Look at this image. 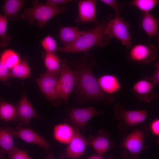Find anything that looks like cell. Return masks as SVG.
I'll list each match as a JSON object with an SVG mask.
<instances>
[{"instance_id":"obj_21","label":"cell","mask_w":159,"mask_h":159,"mask_svg":"<svg viewBox=\"0 0 159 159\" xmlns=\"http://www.w3.org/2000/svg\"><path fill=\"white\" fill-rule=\"evenodd\" d=\"M74 133V129L69 125L60 124L55 126L53 132L54 139L59 142L69 144Z\"/></svg>"},{"instance_id":"obj_25","label":"cell","mask_w":159,"mask_h":159,"mask_svg":"<svg viewBox=\"0 0 159 159\" xmlns=\"http://www.w3.org/2000/svg\"><path fill=\"white\" fill-rule=\"evenodd\" d=\"M0 58L2 62L9 69H12L20 62L18 54L14 51L10 49L4 51Z\"/></svg>"},{"instance_id":"obj_27","label":"cell","mask_w":159,"mask_h":159,"mask_svg":"<svg viewBox=\"0 0 159 159\" xmlns=\"http://www.w3.org/2000/svg\"><path fill=\"white\" fill-rule=\"evenodd\" d=\"M158 0H134L129 5L134 6L143 12H148L153 9L159 3Z\"/></svg>"},{"instance_id":"obj_10","label":"cell","mask_w":159,"mask_h":159,"mask_svg":"<svg viewBox=\"0 0 159 159\" xmlns=\"http://www.w3.org/2000/svg\"><path fill=\"white\" fill-rule=\"evenodd\" d=\"M100 113V111L92 106L83 108H73L69 112L68 120L75 127L82 129L91 118Z\"/></svg>"},{"instance_id":"obj_33","label":"cell","mask_w":159,"mask_h":159,"mask_svg":"<svg viewBox=\"0 0 159 159\" xmlns=\"http://www.w3.org/2000/svg\"><path fill=\"white\" fill-rule=\"evenodd\" d=\"M8 69L0 58V80L6 81L10 77V71Z\"/></svg>"},{"instance_id":"obj_2","label":"cell","mask_w":159,"mask_h":159,"mask_svg":"<svg viewBox=\"0 0 159 159\" xmlns=\"http://www.w3.org/2000/svg\"><path fill=\"white\" fill-rule=\"evenodd\" d=\"M108 21L107 16L106 20L86 32L73 44L61 48L60 51L64 52H85L95 46L100 47L106 46L110 39L106 30Z\"/></svg>"},{"instance_id":"obj_35","label":"cell","mask_w":159,"mask_h":159,"mask_svg":"<svg viewBox=\"0 0 159 159\" xmlns=\"http://www.w3.org/2000/svg\"><path fill=\"white\" fill-rule=\"evenodd\" d=\"M72 1L70 0H48L46 3L54 6L60 4H65Z\"/></svg>"},{"instance_id":"obj_26","label":"cell","mask_w":159,"mask_h":159,"mask_svg":"<svg viewBox=\"0 0 159 159\" xmlns=\"http://www.w3.org/2000/svg\"><path fill=\"white\" fill-rule=\"evenodd\" d=\"M30 68L28 63L23 60L10 71V77L20 78H26L30 75Z\"/></svg>"},{"instance_id":"obj_14","label":"cell","mask_w":159,"mask_h":159,"mask_svg":"<svg viewBox=\"0 0 159 159\" xmlns=\"http://www.w3.org/2000/svg\"><path fill=\"white\" fill-rule=\"evenodd\" d=\"M78 20L81 22H90L99 24L96 18V1L95 0H80L78 3Z\"/></svg>"},{"instance_id":"obj_5","label":"cell","mask_w":159,"mask_h":159,"mask_svg":"<svg viewBox=\"0 0 159 159\" xmlns=\"http://www.w3.org/2000/svg\"><path fill=\"white\" fill-rule=\"evenodd\" d=\"M61 70L58 79L57 91L59 98L65 103L67 102L69 96L76 85L77 80L76 72L72 71L68 64L67 60L63 59L61 60Z\"/></svg>"},{"instance_id":"obj_38","label":"cell","mask_w":159,"mask_h":159,"mask_svg":"<svg viewBox=\"0 0 159 159\" xmlns=\"http://www.w3.org/2000/svg\"><path fill=\"white\" fill-rule=\"evenodd\" d=\"M5 153L0 148V159H5L4 155Z\"/></svg>"},{"instance_id":"obj_24","label":"cell","mask_w":159,"mask_h":159,"mask_svg":"<svg viewBox=\"0 0 159 159\" xmlns=\"http://www.w3.org/2000/svg\"><path fill=\"white\" fill-rule=\"evenodd\" d=\"M0 119L6 122L16 120V118L15 107L6 102H0Z\"/></svg>"},{"instance_id":"obj_15","label":"cell","mask_w":159,"mask_h":159,"mask_svg":"<svg viewBox=\"0 0 159 159\" xmlns=\"http://www.w3.org/2000/svg\"><path fill=\"white\" fill-rule=\"evenodd\" d=\"M14 136L27 143L36 144L42 146L44 148L46 153L50 149V145L47 141L30 128L17 129L15 131Z\"/></svg>"},{"instance_id":"obj_13","label":"cell","mask_w":159,"mask_h":159,"mask_svg":"<svg viewBox=\"0 0 159 159\" xmlns=\"http://www.w3.org/2000/svg\"><path fill=\"white\" fill-rule=\"evenodd\" d=\"M153 87L149 81L142 79L135 83L132 90L137 99L143 102H149L157 96L153 90Z\"/></svg>"},{"instance_id":"obj_7","label":"cell","mask_w":159,"mask_h":159,"mask_svg":"<svg viewBox=\"0 0 159 159\" xmlns=\"http://www.w3.org/2000/svg\"><path fill=\"white\" fill-rule=\"evenodd\" d=\"M148 133L145 127L136 129L124 138L120 146L125 148L134 158L137 159L140 153L146 148L144 141Z\"/></svg>"},{"instance_id":"obj_22","label":"cell","mask_w":159,"mask_h":159,"mask_svg":"<svg viewBox=\"0 0 159 159\" xmlns=\"http://www.w3.org/2000/svg\"><path fill=\"white\" fill-rule=\"evenodd\" d=\"M25 1L23 0H5L2 6L4 15L11 20H17V14Z\"/></svg>"},{"instance_id":"obj_29","label":"cell","mask_w":159,"mask_h":159,"mask_svg":"<svg viewBox=\"0 0 159 159\" xmlns=\"http://www.w3.org/2000/svg\"><path fill=\"white\" fill-rule=\"evenodd\" d=\"M42 46L46 52L55 54L57 51H60L61 47H58L56 41L50 35L44 37L41 42Z\"/></svg>"},{"instance_id":"obj_9","label":"cell","mask_w":159,"mask_h":159,"mask_svg":"<svg viewBox=\"0 0 159 159\" xmlns=\"http://www.w3.org/2000/svg\"><path fill=\"white\" fill-rule=\"evenodd\" d=\"M93 138L87 139L83 137L76 127L74 129L73 136L67 147L60 155L62 159H78L84 153L86 146L90 145Z\"/></svg>"},{"instance_id":"obj_30","label":"cell","mask_w":159,"mask_h":159,"mask_svg":"<svg viewBox=\"0 0 159 159\" xmlns=\"http://www.w3.org/2000/svg\"><path fill=\"white\" fill-rule=\"evenodd\" d=\"M8 159H32L26 150H21L16 147L8 154Z\"/></svg>"},{"instance_id":"obj_17","label":"cell","mask_w":159,"mask_h":159,"mask_svg":"<svg viewBox=\"0 0 159 159\" xmlns=\"http://www.w3.org/2000/svg\"><path fill=\"white\" fill-rule=\"evenodd\" d=\"M139 25L149 38L158 37L159 19L150 12L142 13L139 19Z\"/></svg>"},{"instance_id":"obj_36","label":"cell","mask_w":159,"mask_h":159,"mask_svg":"<svg viewBox=\"0 0 159 159\" xmlns=\"http://www.w3.org/2000/svg\"><path fill=\"white\" fill-rule=\"evenodd\" d=\"M122 159H135L132 157L126 150H123L121 153Z\"/></svg>"},{"instance_id":"obj_37","label":"cell","mask_w":159,"mask_h":159,"mask_svg":"<svg viewBox=\"0 0 159 159\" xmlns=\"http://www.w3.org/2000/svg\"><path fill=\"white\" fill-rule=\"evenodd\" d=\"M109 156H107L104 157L102 155L97 154L88 156L87 159H107Z\"/></svg>"},{"instance_id":"obj_23","label":"cell","mask_w":159,"mask_h":159,"mask_svg":"<svg viewBox=\"0 0 159 159\" xmlns=\"http://www.w3.org/2000/svg\"><path fill=\"white\" fill-rule=\"evenodd\" d=\"M44 62L47 71L57 76L60 74L61 67V62L55 54L46 52Z\"/></svg>"},{"instance_id":"obj_31","label":"cell","mask_w":159,"mask_h":159,"mask_svg":"<svg viewBox=\"0 0 159 159\" xmlns=\"http://www.w3.org/2000/svg\"><path fill=\"white\" fill-rule=\"evenodd\" d=\"M100 1L112 8L115 15H120L122 10L126 6L125 3H119L115 0H101Z\"/></svg>"},{"instance_id":"obj_18","label":"cell","mask_w":159,"mask_h":159,"mask_svg":"<svg viewBox=\"0 0 159 159\" xmlns=\"http://www.w3.org/2000/svg\"><path fill=\"white\" fill-rule=\"evenodd\" d=\"M97 80L100 89L107 95L115 94L121 89V84L118 78L114 75H104L99 77Z\"/></svg>"},{"instance_id":"obj_11","label":"cell","mask_w":159,"mask_h":159,"mask_svg":"<svg viewBox=\"0 0 159 159\" xmlns=\"http://www.w3.org/2000/svg\"><path fill=\"white\" fill-rule=\"evenodd\" d=\"M57 81L56 75L47 71L37 80L36 82L47 98L55 100L59 98L57 91Z\"/></svg>"},{"instance_id":"obj_19","label":"cell","mask_w":159,"mask_h":159,"mask_svg":"<svg viewBox=\"0 0 159 159\" xmlns=\"http://www.w3.org/2000/svg\"><path fill=\"white\" fill-rule=\"evenodd\" d=\"M86 32L75 26L61 27L59 29V38L66 47L73 44Z\"/></svg>"},{"instance_id":"obj_39","label":"cell","mask_w":159,"mask_h":159,"mask_svg":"<svg viewBox=\"0 0 159 159\" xmlns=\"http://www.w3.org/2000/svg\"><path fill=\"white\" fill-rule=\"evenodd\" d=\"M44 159H57L55 158L53 155L52 153H50L48 156Z\"/></svg>"},{"instance_id":"obj_12","label":"cell","mask_w":159,"mask_h":159,"mask_svg":"<svg viewBox=\"0 0 159 159\" xmlns=\"http://www.w3.org/2000/svg\"><path fill=\"white\" fill-rule=\"evenodd\" d=\"M15 108L16 118L21 121L25 125H28L30 120L32 119L40 118L34 110L24 93L16 104Z\"/></svg>"},{"instance_id":"obj_16","label":"cell","mask_w":159,"mask_h":159,"mask_svg":"<svg viewBox=\"0 0 159 159\" xmlns=\"http://www.w3.org/2000/svg\"><path fill=\"white\" fill-rule=\"evenodd\" d=\"M90 145L96 154L101 155L115 146L110 134L102 130L98 131L95 137L92 140Z\"/></svg>"},{"instance_id":"obj_40","label":"cell","mask_w":159,"mask_h":159,"mask_svg":"<svg viewBox=\"0 0 159 159\" xmlns=\"http://www.w3.org/2000/svg\"><path fill=\"white\" fill-rule=\"evenodd\" d=\"M107 159H113V157L110 155H109L108 158Z\"/></svg>"},{"instance_id":"obj_1","label":"cell","mask_w":159,"mask_h":159,"mask_svg":"<svg viewBox=\"0 0 159 159\" xmlns=\"http://www.w3.org/2000/svg\"><path fill=\"white\" fill-rule=\"evenodd\" d=\"M75 71L77 77L76 92L82 98L95 102H115L113 96L107 95L102 91L89 64L82 62L77 66Z\"/></svg>"},{"instance_id":"obj_4","label":"cell","mask_w":159,"mask_h":159,"mask_svg":"<svg viewBox=\"0 0 159 159\" xmlns=\"http://www.w3.org/2000/svg\"><path fill=\"white\" fill-rule=\"evenodd\" d=\"M106 30L110 39L115 38L127 48L132 46V37L130 33V25L120 16L108 14Z\"/></svg>"},{"instance_id":"obj_6","label":"cell","mask_w":159,"mask_h":159,"mask_svg":"<svg viewBox=\"0 0 159 159\" xmlns=\"http://www.w3.org/2000/svg\"><path fill=\"white\" fill-rule=\"evenodd\" d=\"M114 111L115 118L118 121H121L117 126L120 130L143 122L147 117L146 110H127L118 104L115 105Z\"/></svg>"},{"instance_id":"obj_28","label":"cell","mask_w":159,"mask_h":159,"mask_svg":"<svg viewBox=\"0 0 159 159\" xmlns=\"http://www.w3.org/2000/svg\"><path fill=\"white\" fill-rule=\"evenodd\" d=\"M7 26L6 17L0 14V46L5 47L8 44L11 37L6 33Z\"/></svg>"},{"instance_id":"obj_8","label":"cell","mask_w":159,"mask_h":159,"mask_svg":"<svg viewBox=\"0 0 159 159\" xmlns=\"http://www.w3.org/2000/svg\"><path fill=\"white\" fill-rule=\"evenodd\" d=\"M130 48L128 59L138 64H148L157 57V48L151 44H137L132 45Z\"/></svg>"},{"instance_id":"obj_34","label":"cell","mask_w":159,"mask_h":159,"mask_svg":"<svg viewBox=\"0 0 159 159\" xmlns=\"http://www.w3.org/2000/svg\"><path fill=\"white\" fill-rule=\"evenodd\" d=\"M150 129L152 133L156 136L159 135V120H155L153 121L150 125Z\"/></svg>"},{"instance_id":"obj_3","label":"cell","mask_w":159,"mask_h":159,"mask_svg":"<svg viewBox=\"0 0 159 159\" xmlns=\"http://www.w3.org/2000/svg\"><path fill=\"white\" fill-rule=\"evenodd\" d=\"M32 4L31 8L25 9L20 17L21 19L26 20L29 25L35 23L39 28L44 27L57 14L67 11L65 7L54 6L42 3L38 0L33 1Z\"/></svg>"},{"instance_id":"obj_32","label":"cell","mask_w":159,"mask_h":159,"mask_svg":"<svg viewBox=\"0 0 159 159\" xmlns=\"http://www.w3.org/2000/svg\"><path fill=\"white\" fill-rule=\"evenodd\" d=\"M155 67L156 70L153 74L150 77H145L144 79L146 80L155 86L159 85V64L158 62L155 64Z\"/></svg>"},{"instance_id":"obj_20","label":"cell","mask_w":159,"mask_h":159,"mask_svg":"<svg viewBox=\"0 0 159 159\" xmlns=\"http://www.w3.org/2000/svg\"><path fill=\"white\" fill-rule=\"evenodd\" d=\"M14 132L11 128L0 127V148L8 154L16 147L14 144Z\"/></svg>"}]
</instances>
